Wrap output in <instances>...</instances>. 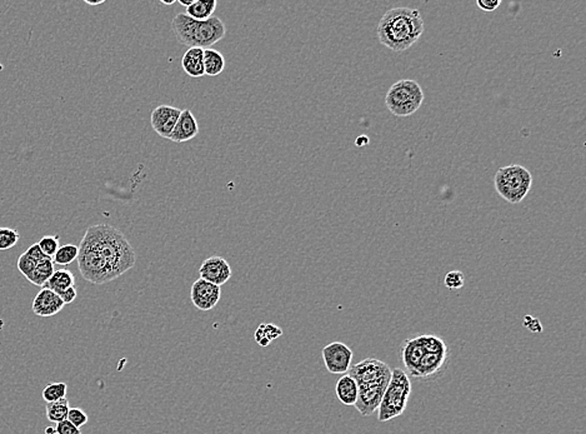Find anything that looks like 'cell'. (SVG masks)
<instances>
[{"mask_svg":"<svg viewBox=\"0 0 586 434\" xmlns=\"http://www.w3.org/2000/svg\"><path fill=\"white\" fill-rule=\"evenodd\" d=\"M78 248L80 275L93 284H105L119 278L137 261L135 251L126 235L109 224L86 229Z\"/></svg>","mask_w":586,"mask_h":434,"instance_id":"6da1fadb","label":"cell"},{"mask_svg":"<svg viewBox=\"0 0 586 434\" xmlns=\"http://www.w3.org/2000/svg\"><path fill=\"white\" fill-rule=\"evenodd\" d=\"M392 371L389 364L376 358H366L350 367L347 374L358 386V400L354 407L363 417H369L378 411Z\"/></svg>","mask_w":586,"mask_h":434,"instance_id":"7a4b0ae2","label":"cell"},{"mask_svg":"<svg viewBox=\"0 0 586 434\" xmlns=\"http://www.w3.org/2000/svg\"><path fill=\"white\" fill-rule=\"evenodd\" d=\"M425 30L424 19L418 9L393 8L382 15L376 34L382 46L394 52H404L414 46Z\"/></svg>","mask_w":586,"mask_h":434,"instance_id":"3957f363","label":"cell"},{"mask_svg":"<svg viewBox=\"0 0 586 434\" xmlns=\"http://www.w3.org/2000/svg\"><path fill=\"white\" fill-rule=\"evenodd\" d=\"M171 28L182 46L209 49L227 34V27L220 18L213 17L204 22L195 20L185 13H179L171 22Z\"/></svg>","mask_w":586,"mask_h":434,"instance_id":"277c9868","label":"cell"},{"mask_svg":"<svg viewBox=\"0 0 586 434\" xmlns=\"http://www.w3.org/2000/svg\"><path fill=\"white\" fill-rule=\"evenodd\" d=\"M411 395V382L404 369L395 368L378 408V419L389 422L404 413Z\"/></svg>","mask_w":586,"mask_h":434,"instance_id":"5b68a950","label":"cell"},{"mask_svg":"<svg viewBox=\"0 0 586 434\" xmlns=\"http://www.w3.org/2000/svg\"><path fill=\"white\" fill-rule=\"evenodd\" d=\"M425 350L413 377L427 382L441 377L449 366L450 349L443 338L433 334H424Z\"/></svg>","mask_w":586,"mask_h":434,"instance_id":"8992f818","label":"cell"},{"mask_svg":"<svg viewBox=\"0 0 586 434\" xmlns=\"http://www.w3.org/2000/svg\"><path fill=\"white\" fill-rule=\"evenodd\" d=\"M496 192L501 198L512 204H518L529 195L533 185V176L525 166L519 164L502 166L494 178Z\"/></svg>","mask_w":586,"mask_h":434,"instance_id":"52a82bcc","label":"cell"},{"mask_svg":"<svg viewBox=\"0 0 586 434\" xmlns=\"http://www.w3.org/2000/svg\"><path fill=\"white\" fill-rule=\"evenodd\" d=\"M424 92L420 84L411 79L398 80L389 89L385 104L392 114L404 118L416 113L424 102Z\"/></svg>","mask_w":586,"mask_h":434,"instance_id":"ba28073f","label":"cell"},{"mask_svg":"<svg viewBox=\"0 0 586 434\" xmlns=\"http://www.w3.org/2000/svg\"><path fill=\"white\" fill-rule=\"evenodd\" d=\"M323 360L331 374H347L353 360V350L342 342H333L323 348Z\"/></svg>","mask_w":586,"mask_h":434,"instance_id":"9c48e42d","label":"cell"},{"mask_svg":"<svg viewBox=\"0 0 586 434\" xmlns=\"http://www.w3.org/2000/svg\"><path fill=\"white\" fill-rule=\"evenodd\" d=\"M222 298L220 287L215 286L204 280H195L190 289V299L195 308L208 312L217 307Z\"/></svg>","mask_w":586,"mask_h":434,"instance_id":"30bf717a","label":"cell"},{"mask_svg":"<svg viewBox=\"0 0 586 434\" xmlns=\"http://www.w3.org/2000/svg\"><path fill=\"white\" fill-rule=\"evenodd\" d=\"M199 275L200 280H204L215 286L222 287L232 278L233 270L230 264L224 258L213 256V257L206 258L200 265Z\"/></svg>","mask_w":586,"mask_h":434,"instance_id":"8fae6325","label":"cell"},{"mask_svg":"<svg viewBox=\"0 0 586 434\" xmlns=\"http://www.w3.org/2000/svg\"><path fill=\"white\" fill-rule=\"evenodd\" d=\"M180 114H182V109L171 107V105H159L152 112L150 123L158 136L168 139L174 131Z\"/></svg>","mask_w":586,"mask_h":434,"instance_id":"7c38bea8","label":"cell"},{"mask_svg":"<svg viewBox=\"0 0 586 434\" xmlns=\"http://www.w3.org/2000/svg\"><path fill=\"white\" fill-rule=\"evenodd\" d=\"M64 304L62 298L57 293L49 291L46 288H41L35 296L32 309L33 313L38 317H53L63 310Z\"/></svg>","mask_w":586,"mask_h":434,"instance_id":"4fadbf2b","label":"cell"},{"mask_svg":"<svg viewBox=\"0 0 586 434\" xmlns=\"http://www.w3.org/2000/svg\"><path fill=\"white\" fill-rule=\"evenodd\" d=\"M198 134H199L198 120L194 117L192 110L184 109L178 119L174 131L168 139L174 143H184V142L192 140Z\"/></svg>","mask_w":586,"mask_h":434,"instance_id":"5bb4252c","label":"cell"},{"mask_svg":"<svg viewBox=\"0 0 586 434\" xmlns=\"http://www.w3.org/2000/svg\"><path fill=\"white\" fill-rule=\"evenodd\" d=\"M182 68L192 78L204 77V49L189 48L182 55Z\"/></svg>","mask_w":586,"mask_h":434,"instance_id":"9a60e30c","label":"cell"},{"mask_svg":"<svg viewBox=\"0 0 586 434\" xmlns=\"http://www.w3.org/2000/svg\"><path fill=\"white\" fill-rule=\"evenodd\" d=\"M336 397L344 406H355L358 400V386L353 377L342 374L335 384Z\"/></svg>","mask_w":586,"mask_h":434,"instance_id":"2e32d148","label":"cell"},{"mask_svg":"<svg viewBox=\"0 0 586 434\" xmlns=\"http://www.w3.org/2000/svg\"><path fill=\"white\" fill-rule=\"evenodd\" d=\"M72 287H75L74 275L69 269L60 268L53 273L51 280L46 282V286L43 288L54 291L59 296L63 291H68Z\"/></svg>","mask_w":586,"mask_h":434,"instance_id":"e0dca14e","label":"cell"},{"mask_svg":"<svg viewBox=\"0 0 586 434\" xmlns=\"http://www.w3.org/2000/svg\"><path fill=\"white\" fill-rule=\"evenodd\" d=\"M55 272V264L53 262V259L49 257H44L40 259L36 267H35L33 273L29 275L27 280L36 287L46 286V282L51 280V275Z\"/></svg>","mask_w":586,"mask_h":434,"instance_id":"ac0fdd59","label":"cell"},{"mask_svg":"<svg viewBox=\"0 0 586 434\" xmlns=\"http://www.w3.org/2000/svg\"><path fill=\"white\" fill-rule=\"evenodd\" d=\"M217 6V0H195L192 6L187 8L185 14L195 20L204 22L213 17Z\"/></svg>","mask_w":586,"mask_h":434,"instance_id":"d6986e66","label":"cell"},{"mask_svg":"<svg viewBox=\"0 0 586 434\" xmlns=\"http://www.w3.org/2000/svg\"><path fill=\"white\" fill-rule=\"evenodd\" d=\"M225 69V58L219 51L213 48L204 49V72L205 75L217 77L222 73Z\"/></svg>","mask_w":586,"mask_h":434,"instance_id":"ffe728a7","label":"cell"},{"mask_svg":"<svg viewBox=\"0 0 586 434\" xmlns=\"http://www.w3.org/2000/svg\"><path fill=\"white\" fill-rule=\"evenodd\" d=\"M69 409H70L69 400L64 398V400L53 402V403H46V416L49 422L57 424V423L67 421Z\"/></svg>","mask_w":586,"mask_h":434,"instance_id":"44dd1931","label":"cell"},{"mask_svg":"<svg viewBox=\"0 0 586 434\" xmlns=\"http://www.w3.org/2000/svg\"><path fill=\"white\" fill-rule=\"evenodd\" d=\"M283 336V331L275 324H260L254 334L255 342L262 347H268L270 343Z\"/></svg>","mask_w":586,"mask_h":434,"instance_id":"7402d4cb","label":"cell"},{"mask_svg":"<svg viewBox=\"0 0 586 434\" xmlns=\"http://www.w3.org/2000/svg\"><path fill=\"white\" fill-rule=\"evenodd\" d=\"M79 256V248L74 244H65L59 246L55 256L51 258L54 264L58 265H69L78 259Z\"/></svg>","mask_w":586,"mask_h":434,"instance_id":"603a6c76","label":"cell"},{"mask_svg":"<svg viewBox=\"0 0 586 434\" xmlns=\"http://www.w3.org/2000/svg\"><path fill=\"white\" fill-rule=\"evenodd\" d=\"M67 392H68L67 383L55 382L48 384L46 388L43 389L41 395L46 403H53V402L67 398Z\"/></svg>","mask_w":586,"mask_h":434,"instance_id":"cb8c5ba5","label":"cell"},{"mask_svg":"<svg viewBox=\"0 0 586 434\" xmlns=\"http://www.w3.org/2000/svg\"><path fill=\"white\" fill-rule=\"evenodd\" d=\"M20 235L17 229L0 228V251H9L18 244Z\"/></svg>","mask_w":586,"mask_h":434,"instance_id":"d4e9b609","label":"cell"},{"mask_svg":"<svg viewBox=\"0 0 586 434\" xmlns=\"http://www.w3.org/2000/svg\"><path fill=\"white\" fill-rule=\"evenodd\" d=\"M41 251L46 257L53 258L59 249V237L58 235H46L38 242Z\"/></svg>","mask_w":586,"mask_h":434,"instance_id":"484cf974","label":"cell"},{"mask_svg":"<svg viewBox=\"0 0 586 434\" xmlns=\"http://www.w3.org/2000/svg\"><path fill=\"white\" fill-rule=\"evenodd\" d=\"M39 261H38V259H35V258L30 257L27 251H24L23 254H22V256L19 257V259H18V269H19V272H20V273H22L25 278H28L29 275L33 273V270H34L35 267H36V264H38Z\"/></svg>","mask_w":586,"mask_h":434,"instance_id":"4316f807","label":"cell"},{"mask_svg":"<svg viewBox=\"0 0 586 434\" xmlns=\"http://www.w3.org/2000/svg\"><path fill=\"white\" fill-rule=\"evenodd\" d=\"M444 284L449 291H459L465 284V277L460 270H451L445 275Z\"/></svg>","mask_w":586,"mask_h":434,"instance_id":"83f0119b","label":"cell"},{"mask_svg":"<svg viewBox=\"0 0 586 434\" xmlns=\"http://www.w3.org/2000/svg\"><path fill=\"white\" fill-rule=\"evenodd\" d=\"M67 419L72 424H74L75 427L81 428L83 426H86V423H88L89 417H88V414L81 408H70Z\"/></svg>","mask_w":586,"mask_h":434,"instance_id":"f1b7e54d","label":"cell"},{"mask_svg":"<svg viewBox=\"0 0 586 434\" xmlns=\"http://www.w3.org/2000/svg\"><path fill=\"white\" fill-rule=\"evenodd\" d=\"M55 434H81V430L67 419L63 422L57 423Z\"/></svg>","mask_w":586,"mask_h":434,"instance_id":"f546056e","label":"cell"},{"mask_svg":"<svg viewBox=\"0 0 586 434\" xmlns=\"http://www.w3.org/2000/svg\"><path fill=\"white\" fill-rule=\"evenodd\" d=\"M500 0H478L477 6L483 11V12H494L499 6H500Z\"/></svg>","mask_w":586,"mask_h":434,"instance_id":"4dcf8cb0","label":"cell"},{"mask_svg":"<svg viewBox=\"0 0 586 434\" xmlns=\"http://www.w3.org/2000/svg\"><path fill=\"white\" fill-rule=\"evenodd\" d=\"M524 326L526 327L530 331L533 333H540L542 331V326H541L540 320L533 318L530 315H526L524 318Z\"/></svg>","mask_w":586,"mask_h":434,"instance_id":"1f68e13d","label":"cell"},{"mask_svg":"<svg viewBox=\"0 0 586 434\" xmlns=\"http://www.w3.org/2000/svg\"><path fill=\"white\" fill-rule=\"evenodd\" d=\"M59 297L62 298L64 304H70L74 302L76 297H78V291H76V287H72L69 288L68 291H63L62 294H59Z\"/></svg>","mask_w":586,"mask_h":434,"instance_id":"d6a6232c","label":"cell"},{"mask_svg":"<svg viewBox=\"0 0 586 434\" xmlns=\"http://www.w3.org/2000/svg\"><path fill=\"white\" fill-rule=\"evenodd\" d=\"M27 253H28L30 257L35 258V259H43V258L46 257V254L41 251V249L39 248V244L38 243H35L33 246H29L28 249H27Z\"/></svg>","mask_w":586,"mask_h":434,"instance_id":"836d02e7","label":"cell"},{"mask_svg":"<svg viewBox=\"0 0 586 434\" xmlns=\"http://www.w3.org/2000/svg\"><path fill=\"white\" fill-rule=\"evenodd\" d=\"M368 144H369V138L366 137V136H360L355 140V145H358V147H364V145H368Z\"/></svg>","mask_w":586,"mask_h":434,"instance_id":"e575fe53","label":"cell"},{"mask_svg":"<svg viewBox=\"0 0 586 434\" xmlns=\"http://www.w3.org/2000/svg\"><path fill=\"white\" fill-rule=\"evenodd\" d=\"M195 0H179V4L182 6H185V8H189V6L193 4Z\"/></svg>","mask_w":586,"mask_h":434,"instance_id":"d590c367","label":"cell"},{"mask_svg":"<svg viewBox=\"0 0 586 434\" xmlns=\"http://www.w3.org/2000/svg\"><path fill=\"white\" fill-rule=\"evenodd\" d=\"M102 3H104V0H99V1H89V0H86V4L91 6H100Z\"/></svg>","mask_w":586,"mask_h":434,"instance_id":"8d00e7d4","label":"cell"},{"mask_svg":"<svg viewBox=\"0 0 586 434\" xmlns=\"http://www.w3.org/2000/svg\"><path fill=\"white\" fill-rule=\"evenodd\" d=\"M160 3L164 6H173L175 4V0H160Z\"/></svg>","mask_w":586,"mask_h":434,"instance_id":"74e56055","label":"cell"},{"mask_svg":"<svg viewBox=\"0 0 586 434\" xmlns=\"http://www.w3.org/2000/svg\"><path fill=\"white\" fill-rule=\"evenodd\" d=\"M46 434H55V428H53V427H46Z\"/></svg>","mask_w":586,"mask_h":434,"instance_id":"f35d334b","label":"cell"}]
</instances>
